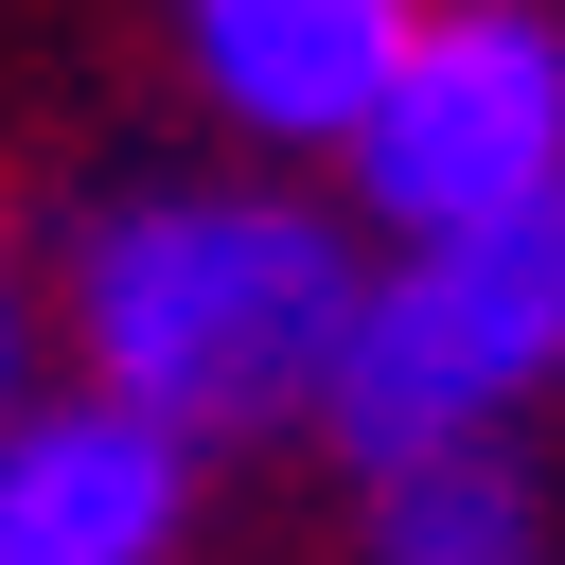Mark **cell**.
Segmentation results:
<instances>
[{
    "instance_id": "obj_5",
    "label": "cell",
    "mask_w": 565,
    "mask_h": 565,
    "mask_svg": "<svg viewBox=\"0 0 565 565\" xmlns=\"http://www.w3.org/2000/svg\"><path fill=\"white\" fill-rule=\"evenodd\" d=\"M406 35H424V0H177L194 88H212L247 141H335V159H353V124L388 106Z\"/></svg>"
},
{
    "instance_id": "obj_2",
    "label": "cell",
    "mask_w": 565,
    "mask_h": 565,
    "mask_svg": "<svg viewBox=\"0 0 565 565\" xmlns=\"http://www.w3.org/2000/svg\"><path fill=\"white\" fill-rule=\"evenodd\" d=\"M530 388H565V194L512 212V230H459V247L371 265L318 424H335V459L424 477V459H494V424Z\"/></svg>"
},
{
    "instance_id": "obj_6",
    "label": "cell",
    "mask_w": 565,
    "mask_h": 565,
    "mask_svg": "<svg viewBox=\"0 0 565 565\" xmlns=\"http://www.w3.org/2000/svg\"><path fill=\"white\" fill-rule=\"evenodd\" d=\"M371 565H547V512L512 459H424L371 477Z\"/></svg>"
},
{
    "instance_id": "obj_3",
    "label": "cell",
    "mask_w": 565,
    "mask_h": 565,
    "mask_svg": "<svg viewBox=\"0 0 565 565\" xmlns=\"http://www.w3.org/2000/svg\"><path fill=\"white\" fill-rule=\"evenodd\" d=\"M353 194L388 247H459L565 194V35L530 0H424L388 106L353 124Z\"/></svg>"
},
{
    "instance_id": "obj_1",
    "label": "cell",
    "mask_w": 565,
    "mask_h": 565,
    "mask_svg": "<svg viewBox=\"0 0 565 565\" xmlns=\"http://www.w3.org/2000/svg\"><path fill=\"white\" fill-rule=\"evenodd\" d=\"M353 282L371 265L300 194H124L71 247V335H88L106 406L212 441V424H300L335 388Z\"/></svg>"
},
{
    "instance_id": "obj_4",
    "label": "cell",
    "mask_w": 565,
    "mask_h": 565,
    "mask_svg": "<svg viewBox=\"0 0 565 565\" xmlns=\"http://www.w3.org/2000/svg\"><path fill=\"white\" fill-rule=\"evenodd\" d=\"M194 512V441L71 388V406H18L0 424V565H159Z\"/></svg>"
},
{
    "instance_id": "obj_7",
    "label": "cell",
    "mask_w": 565,
    "mask_h": 565,
    "mask_svg": "<svg viewBox=\"0 0 565 565\" xmlns=\"http://www.w3.org/2000/svg\"><path fill=\"white\" fill-rule=\"evenodd\" d=\"M0 424H18V265H0Z\"/></svg>"
}]
</instances>
